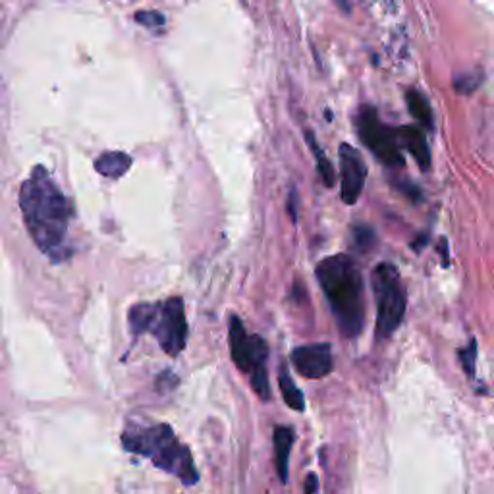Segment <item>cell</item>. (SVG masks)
<instances>
[{"instance_id":"1","label":"cell","mask_w":494,"mask_h":494,"mask_svg":"<svg viewBox=\"0 0 494 494\" xmlns=\"http://www.w3.org/2000/svg\"><path fill=\"white\" fill-rule=\"evenodd\" d=\"M20 209L35 246L52 261L68 259L66 238L74 207L43 166H37L22 183Z\"/></svg>"},{"instance_id":"2","label":"cell","mask_w":494,"mask_h":494,"mask_svg":"<svg viewBox=\"0 0 494 494\" xmlns=\"http://www.w3.org/2000/svg\"><path fill=\"white\" fill-rule=\"evenodd\" d=\"M317 282L327 295L338 331L346 338H358L365 322L363 278L356 261L344 256H332L317 265Z\"/></svg>"},{"instance_id":"3","label":"cell","mask_w":494,"mask_h":494,"mask_svg":"<svg viewBox=\"0 0 494 494\" xmlns=\"http://www.w3.org/2000/svg\"><path fill=\"white\" fill-rule=\"evenodd\" d=\"M122 444L128 452L151 460L159 470L176 475L183 485H195L200 479L190 450L180 444L174 431L164 423L126 431L122 434Z\"/></svg>"},{"instance_id":"4","label":"cell","mask_w":494,"mask_h":494,"mask_svg":"<svg viewBox=\"0 0 494 494\" xmlns=\"http://www.w3.org/2000/svg\"><path fill=\"white\" fill-rule=\"evenodd\" d=\"M130 329L135 336L153 334L168 356H178L188 344V319L182 298L161 303H137L130 309Z\"/></svg>"},{"instance_id":"5","label":"cell","mask_w":494,"mask_h":494,"mask_svg":"<svg viewBox=\"0 0 494 494\" xmlns=\"http://www.w3.org/2000/svg\"><path fill=\"white\" fill-rule=\"evenodd\" d=\"M230 358L239 371H244L251 378V387L257 392L261 400H271L269 371H266V359H269V346L259 334H247L244 322L238 315H230Z\"/></svg>"},{"instance_id":"6","label":"cell","mask_w":494,"mask_h":494,"mask_svg":"<svg viewBox=\"0 0 494 494\" xmlns=\"http://www.w3.org/2000/svg\"><path fill=\"white\" fill-rule=\"evenodd\" d=\"M373 292L377 302V340H387L404 321L405 315V288L402 276L392 263H380L373 271Z\"/></svg>"},{"instance_id":"7","label":"cell","mask_w":494,"mask_h":494,"mask_svg":"<svg viewBox=\"0 0 494 494\" xmlns=\"http://www.w3.org/2000/svg\"><path fill=\"white\" fill-rule=\"evenodd\" d=\"M356 128L363 145L388 168H402L404 157L400 149L398 130L383 124L373 107H363L356 120Z\"/></svg>"},{"instance_id":"8","label":"cell","mask_w":494,"mask_h":494,"mask_svg":"<svg viewBox=\"0 0 494 494\" xmlns=\"http://www.w3.org/2000/svg\"><path fill=\"white\" fill-rule=\"evenodd\" d=\"M340 174H342V201L346 205H356L361 197L365 180H367V164L363 163L361 154L358 149L351 147L350 144H342L340 149Z\"/></svg>"},{"instance_id":"9","label":"cell","mask_w":494,"mask_h":494,"mask_svg":"<svg viewBox=\"0 0 494 494\" xmlns=\"http://www.w3.org/2000/svg\"><path fill=\"white\" fill-rule=\"evenodd\" d=\"M292 365L305 378H322L332 371V350L329 344H309L292 351Z\"/></svg>"},{"instance_id":"10","label":"cell","mask_w":494,"mask_h":494,"mask_svg":"<svg viewBox=\"0 0 494 494\" xmlns=\"http://www.w3.org/2000/svg\"><path fill=\"white\" fill-rule=\"evenodd\" d=\"M398 135H400V144L415 159L421 171L427 172L431 168V151L423 130L417 128V126H404V128H398Z\"/></svg>"},{"instance_id":"11","label":"cell","mask_w":494,"mask_h":494,"mask_svg":"<svg viewBox=\"0 0 494 494\" xmlns=\"http://www.w3.org/2000/svg\"><path fill=\"white\" fill-rule=\"evenodd\" d=\"M294 429L290 427H275L273 443H275V463H276V473L282 483H288V461H290V450L294 444Z\"/></svg>"},{"instance_id":"12","label":"cell","mask_w":494,"mask_h":494,"mask_svg":"<svg viewBox=\"0 0 494 494\" xmlns=\"http://www.w3.org/2000/svg\"><path fill=\"white\" fill-rule=\"evenodd\" d=\"M132 166V159L130 154L120 153V151H112V153H103L101 157L95 161V168L103 176L108 178H120L126 172H128V168Z\"/></svg>"},{"instance_id":"13","label":"cell","mask_w":494,"mask_h":494,"mask_svg":"<svg viewBox=\"0 0 494 494\" xmlns=\"http://www.w3.org/2000/svg\"><path fill=\"white\" fill-rule=\"evenodd\" d=\"M405 103L409 108V115H412L423 128L431 130L433 128V110L431 105L425 97H423L419 91L409 89L405 93Z\"/></svg>"},{"instance_id":"14","label":"cell","mask_w":494,"mask_h":494,"mask_svg":"<svg viewBox=\"0 0 494 494\" xmlns=\"http://www.w3.org/2000/svg\"><path fill=\"white\" fill-rule=\"evenodd\" d=\"M278 387H280V392H282V398H284V402L288 404V407L295 409V412H303V409H305L303 394H302V390L298 387H295L294 378L288 375L286 367H282L280 378H278Z\"/></svg>"},{"instance_id":"15","label":"cell","mask_w":494,"mask_h":494,"mask_svg":"<svg viewBox=\"0 0 494 494\" xmlns=\"http://www.w3.org/2000/svg\"><path fill=\"white\" fill-rule=\"evenodd\" d=\"M307 144L309 147H312L313 154H315V161H317V168H319V174H321V180L324 182V186L327 188H334L336 186V172H334V166L332 163L327 159V153H324L319 144H317V139L312 132H307Z\"/></svg>"},{"instance_id":"16","label":"cell","mask_w":494,"mask_h":494,"mask_svg":"<svg viewBox=\"0 0 494 494\" xmlns=\"http://www.w3.org/2000/svg\"><path fill=\"white\" fill-rule=\"evenodd\" d=\"M354 244L361 251H369L375 246V232L369 226H356L354 228Z\"/></svg>"},{"instance_id":"17","label":"cell","mask_w":494,"mask_h":494,"mask_svg":"<svg viewBox=\"0 0 494 494\" xmlns=\"http://www.w3.org/2000/svg\"><path fill=\"white\" fill-rule=\"evenodd\" d=\"M458 358H460L463 371L468 373V377H473L475 375V359H477V342L473 340V338H471V342L468 344V348L458 351Z\"/></svg>"},{"instance_id":"18","label":"cell","mask_w":494,"mask_h":494,"mask_svg":"<svg viewBox=\"0 0 494 494\" xmlns=\"http://www.w3.org/2000/svg\"><path fill=\"white\" fill-rule=\"evenodd\" d=\"M135 18L139 23H144L147 27H159L164 23V18L157 12H139Z\"/></svg>"},{"instance_id":"19","label":"cell","mask_w":494,"mask_h":494,"mask_svg":"<svg viewBox=\"0 0 494 494\" xmlns=\"http://www.w3.org/2000/svg\"><path fill=\"white\" fill-rule=\"evenodd\" d=\"M479 86V79L475 81L473 76H460L456 78L454 81V88L460 91V93H471L473 89H477Z\"/></svg>"},{"instance_id":"20","label":"cell","mask_w":494,"mask_h":494,"mask_svg":"<svg viewBox=\"0 0 494 494\" xmlns=\"http://www.w3.org/2000/svg\"><path fill=\"white\" fill-rule=\"evenodd\" d=\"M290 217H292V220L295 222V219H298V190H292L290 191Z\"/></svg>"},{"instance_id":"21","label":"cell","mask_w":494,"mask_h":494,"mask_svg":"<svg viewBox=\"0 0 494 494\" xmlns=\"http://www.w3.org/2000/svg\"><path fill=\"white\" fill-rule=\"evenodd\" d=\"M319 490V481H317V475H309L307 477V483H305V492H317Z\"/></svg>"}]
</instances>
